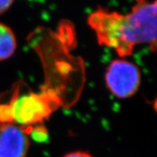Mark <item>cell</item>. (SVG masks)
I'll return each mask as SVG.
<instances>
[{
  "instance_id": "6da1fadb",
  "label": "cell",
  "mask_w": 157,
  "mask_h": 157,
  "mask_svg": "<svg viewBox=\"0 0 157 157\" xmlns=\"http://www.w3.org/2000/svg\"><path fill=\"white\" fill-rule=\"evenodd\" d=\"M87 24L99 45L124 58L137 46L157 44V0H135L124 14L99 7L88 15Z\"/></svg>"
},
{
  "instance_id": "7a4b0ae2",
  "label": "cell",
  "mask_w": 157,
  "mask_h": 157,
  "mask_svg": "<svg viewBox=\"0 0 157 157\" xmlns=\"http://www.w3.org/2000/svg\"><path fill=\"white\" fill-rule=\"evenodd\" d=\"M56 103L50 94L31 91L20 95L16 91L8 103L12 122L22 127L36 125L52 113Z\"/></svg>"
},
{
  "instance_id": "3957f363",
  "label": "cell",
  "mask_w": 157,
  "mask_h": 157,
  "mask_svg": "<svg viewBox=\"0 0 157 157\" xmlns=\"http://www.w3.org/2000/svg\"><path fill=\"white\" fill-rule=\"evenodd\" d=\"M104 78L111 93L120 99L132 97L137 92L141 83L138 67L124 59H116L110 63Z\"/></svg>"
},
{
  "instance_id": "277c9868",
  "label": "cell",
  "mask_w": 157,
  "mask_h": 157,
  "mask_svg": "<svg viewBox=\"0 0 157 157\" xmlns=\"http://www.w3.org/2000/svg\"><path fill=\"white\" fill-rule=\"evenodd\" d=\"M30 127L15 123L0 124V157H27L30 148Z\"/></svg>"
},
{
  "instance_id": "5b68a950",
  "label": "cell",
  "mask_w": 157,
  "mask_h": 157,
  "mask_svg": "<svg viewBox=\"0 0 157 157\" xmlns=\"http://www.w3.org/2000/svg\"><path fill=\"white\" fill-rule=\"evenodd\" d=\"M17 48L16 37L10 27L0 23V61L10 58Z\"/></svg>"
},
{
  "instance_id": "8992f818",
  "label": "cell",
  "mask_w": 157,
  "mask_h": 157,
  "mask_svg": "<svg viewBox=\"0 0 157 157\" xmlns=\"http://www.w3.org/2000/svg\"><path fill=\"white\" fill-rule=\"evenodd\" d=\"M15 0H0V15L6 12L12 6Z\"/></svg>"
},
{
  "instance_id": "52a82bcc",
  "label": "cell",
  "mask_w": 157,
  "mask_h": 157,
  "mask_svg": "<svg viewBox=\"0 0 157 157\" xmlns=\"http://www.w3.org/2000/svg\"><path fill=\"white\" fill-rule=\"evenodd\" d=\"M63 157H93L87 151H75L67 153Z\"/></svg>"
}]
</instances>
